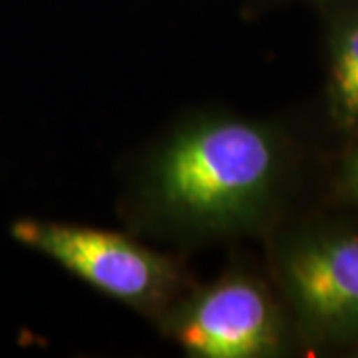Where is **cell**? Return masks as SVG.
I'll return each mask as SVG.
<instances>
[{"label": "cell", "mask_w": 358, "mask_h": 358, "mask_svg": "<svg viewBox=\"0 0 358 358\" xmlns=\"http://www.w3.org/2000/svg\"><path fill=\"white\" fill-rule=\"evenodd\" d=\"M296 171L294 140L277 120L195 108L131 159L120 211L128 231L167 249L265 239L282 223Z\"/></svg>", "instance_id": "6da1fadb"}, {"label": "cell", "mask_w": 358, "mask_h": 358, "mask_svg": "<svg viewBox=\"0 0 358 358\" xmlns=\"http://www.w3.org/2000/svg\"><path fill=\"white\" fill-rule=\"evenodd\" d=\"M268 271L293 322L313 350L358 345V221L313 217L268 233Z\"/></svg>", "instance_id": "7a4b0ae2"}, {"label": "cell", "mask_w": 358, "mask_h": 358, "mask_svg": "<svg viewBox=\"0 0 358 358\" xmlns=\"http://www.w3.org/2000/svg\"><path fill=\"white\" fill-rule=\"evenodd\" d=\"M10 237L154 327L197 282L181 257L157 249L131 231L18 217L10 223Z\"/></svg>", "instance_id": "3957f363"}, {"label": "cell", "mask_w": 358, "mask_h": 358, "mask_svg": "<svg viewBox=\"0 0 358 358\" xmlns=\"http://www.w3.org/2000/svg\"><path fill=\"white\" fill-rule=\"evenodd\" d=\"M155 329L192 358H277L296 341L271 277L247 261L195 282Z\"/></svg>", "instance_id": "277c9868"}, {"label": "cell", "mask_w": 358, "mask_h": 358, "mask_svg": "<svg viewBox=\"0 0 358 358\" xmlns=\"http://www.w3.org/2000/svg\"><path fill=\"white\" fill-rule=\"evenodd\" d=\"M324 24V117L358 141V0H333Z\"/></svg>", "instance_id": "5b68a950"}, {"label": "cell", "mask_w": 358, "mask_h": 358, "mask_svg": "<svg viewBox=\"0 0 358 358\" xmlns=\"http://www.w3.org/2000/svg\"><path fill=\"white\" fill-rule=\"evenodd\" d=\"M333 193L341 203L358 207V141H352L338 157L333 178Z\"/></svg>", "instance_id": "8992f818"}, {"label": "cell", "mask_w": 358, "mask_h": 358, "mask_svg": "<svg viewBox=\"0 0 358 358\" xmlns=\"http://www.w3.org/2000/svg\"><path fill=\"white\" fill-rule=\"evenodd\" d=\"M348 355H350V357H358V345H357V346H352Z\"/></svg>", "instance_id": "52a82bcc"}, {"label": "cell", "mask_w": 358, "mask_h": 358, "mask_svg": "<svg viewBox=\"0 0 358 358\" xmlns=\"http://www.w3.org/2000/svg\"><path fill=\"white\" fill-rule=\"evenodd\" d=\"M313 2H319V4L324 6V4H329V2H333V0H313Z\"/></svg>", "instance_id": "ba28073f"}]
</instances>
